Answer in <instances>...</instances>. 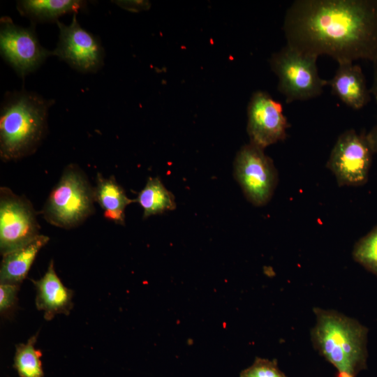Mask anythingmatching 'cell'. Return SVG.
<instances>
[{
  "label": "cell",
  "instance_id": "cell-8",
  "mask_svg": "<svg viewBox=\"0 0 377 377\" xmlns=\"http://www.w3.org/2000/svg\"><path fill=\"white\" fill-rule=\"evenodd\" d=\"M36 212L25 198L7 187L0 189V250L2 256L13 251L39 235Z\"/></svg>",
  "mask_w": 377,
  "mask_h": 377
},
{
  "label": "cell",
  "instance_id": "cell-22",
  "mask_svg": "<svg viewBox=\"0 0 377 377\" xmlns=\"http://www.w3.org/2000/svg\"><path fill=\"white\" fill-rule=\"evenodd\" d=\"M113 2L121 8L131 12L147 10L150 7V3L148 1H114Z\"/></svg>",
  "mask_w": 377,
  "mask_h": 377
},
{
  "label": "cell",
  "instance_id": "cell-5",
  "mask_svg": "<svg viewBox=\"0 0 377 377\" xmlns=\"http://www.w3.org/2000/svg\"><path fill=\"white\" fill-rule=\"evenodd\" d=\"M317 59L287 44L272 54L271 69L278 77V90L286 103L318 97L327 86V80L319 75Z\"/></svg>",
  "mask_w": 377,
  "mask_h": 377
},
{
  "label": "cell",
  "instance_id": "cell-2",
  "mask_svg": "<svg viewBox=\"0 0 377 377\" xmlns=\"http://www.w3.org/2000/svg\"><path fill=\"white\" fill-rule=\"evenodd\" d=\"M53 101L24 90L8 94L0 114V155L10 161L33 154L47 133Z\"/></svg>",
  "mask_w": 377,
  "mask_h": 377
},
{
  "label": "cell",
  "instance_id": "cell-14",
  "mask_svg": "<svg viewBox=\"0 0 377 377\" xmlns=\"http://www.w3.org/2000/svg\"><path fill=\"white\" fill-rule=\"evenodd\" d=\"M48 241L47 236L39 235L26 245L3 256L1 283L20 285L26 278L38 251Z\"/></svg>",
  "mask_w": 377,
  "mask_h": 377
},
{
  "label": "cell",
  "instance_id": "cell-23",
  "mask_svg": "<svg viewBox=\"0 0 377 377\" xmlns=\"http://www.w3.org/2000/svg\"><path fill=\"white\" fill-rule=\"evenodd\" d=\"M374 154H377V122L372 129L367 134Z\"/></svg>",
  "mask_w": 377,
  "mask_h": 377
},
{
  "label": "cell",
  "instance_id": "cell-10",
  "mask_svg": "<svg viewBox=\"0 0 377 377\" xmlns=\"http://www.w3.org/2000/svg\"><path fill=\"white\" fill-rule=\"evenodd\" d=\"M76 14L70 24L57 21L59 42L52 53L78 71L94 73L103 65L104 50L98 38L80 25Z\"/></svg>",
  "mask_w": 377,
  "mask_h": 377
},
{
  "label": "cell",
  "instance_id": "cell-17",
  "mask_svg": "<svg viewBox=\"0 0 377 377\" xmlns=\"http://www.w3.org/2000/svg\"><path fill=\"white\" fill-rule=\"evenodd\" d=\"M135 200L142 207L144 218L173 210L176 207L175 196L158 177H149Z\"/></svg>",
  "mask_w": 377,
  "mask_h": 377
},
{
  "label": "cell",
  "instance_id": "cell-4",
  "mask_svg": "<svg viewBox=\"0 0 377 377\" xmlns=\"http://www.w3.org/2000/svg\"><path fill=\"white\" fill-rule=\"evenodd\" d=\"M94 188L75 165H68L50 193L42 213L47 222L63 228L80 225L95 210Z\"/></svg>",
  "mask_w": 377,
  "mask_h": 377
},
{
  "label": "cell",
  "instance_id": "cell-16",
  "mask_svg": "<svg viewBox=\"0 0 377 377\" xmlns=\"http://www.w3.org/2000/svg\"><path fill=\"white\" fill-rule=\"evenodd\" d=\"M87 2L80 0H21L17 1L20 13L36 22H52L66 13L85 9Z\"/></svg>",
  "mask_w": 377,
  "mask_h": 377
},
{
  "label": "cell",
  "instance_id": "cell-7",
  "mask_svg": "<svg viewBox=\"0 0 377 377\" xmlns=\"http://www.w3.org/2000/svg\"><path fill=\"white\" fill-rule=\"evenodd\" d=\"M373 154L367 134L349 129L338 138L326 166L339 186H361L368 179Z\"/></svg>",
  "mask_w": 377,
  "mask_h": 377
},
{
  "label": "cell",
  "instance_id": "cell-21",
  "mask_svg": "<svg viewBox=\"0 0 377 377\" xmlns=\"http://www.w3.org/2000/svg\"><path fill=\"white\" fill-rule=\"evenodd\" d=\"M20 285L1 283L0 285V311L4 313L13 306L19 290Z\"/></svg>",
  "mask_w": 377,
  "mask_h": 377
},
{
  "label": "cell",
  "instance_id": "cell-1",
  "mask_svg": "<svg viewBox=\"0 0 377 377\" xmlns=\"http://www.w3.org/2000/svg\"><path fill=\"white\" fill-rule=\"evenodd\" d=\"M287 45L338 64L377 59V0H296L285 14Z\"/></svg>",
  "mask_w": 377,
  "mask_h": 377
},
{
  "label": "cell",
  "instance_id": "cell-11",
  "mask_svg": "<svg viewBox=\"0 0 377 377\" xmlns=\"http://www.w3.org/2000/svg\"><path fill=\"white\" fill-rule=\"evenodd\" d=\"M247 117L246 131L250 143L264 149L286 139L290 124L283 112L281 103L268 93L257 91L252 94Z\"/></svg>",
  "mask_w": 377,
  "mask_h": 377
},
{
  "label": "cell",
  "instance_id": "cell-13",
  "mask_svg": "<svg viewBox=\"0 0 377 377\" xmlns=\"http://www.w3.org/2000/svg\"><path fill=\"white\" fill-rule=\"evenodd\" d=\"M32 281L36 288V307L44 312L46 320L59 313H69L73 306V291L66 288L57 275L52 260L43 276Z\"/></svg>",
  "mask_w": 377,
  "mask_h": 377
},
{
  "label": "cell",
  "instance_id": "cell-6",
  "mask_svg": "<svg viewBox=\"0 0 377 377\" xmlns=\"http://www.w3.org/2000/svg\"><path fill=\"white\" fill-rule=\"evenodd\" d=\"M235 177L247 200L255 206L266 205L278 182L277 170L264 149L249 143L238 151L234 161Z\"/></svg>",
  "mask_w": 377,
  "mask_h": 377
},
{
  "label": "cell",
  "instance_id": "cell-19",
  "mask_svg": "<svg viewBox=\"0 0 377 377\" xmlns=\"http://www.w3.org/2000/svg\"><path fill=\"white\" fill-rule=\"evenodd\" d=\"M353 259L377 276V226L355 244Z\"/></svg>",
  "mask_w": 377,
  "mask_h": 377
},
{
  "label": "cell",
  "instance_id": "cell-18",
  "mask_svg": "<svg viewBox=\"0 0 377 377\" xmlns=\"http://www.w3.org/2000/svg\"><path fill=\"white\" fill-rule=\"evenodd\" d=\"M37 335L31 337L26 343L16 346L14 357V368L20 377H43L40 350L35 348Z\"/></svg>",
  "mask_w": 377,
  "mask_h": 377
},
{
  "label": "cell",
  "instance_id": "cell-24",
  "mask_svg": "<svg viewBox=\"0 0 377 377\" xmlns=\"http://www.w3.org/2000/svg\"><path fill=\"white\" fill-rule=\"evenodd\" d=\"M374 63V77L372 84L370 87L371 94L375 98L377 102V59Z\"/></svg>",
  "mask_w": 377,
  "mask_h": 377
},
{
  "label": "cell",
  "instance_id": "cell-9",
  "mask_svg": "<svg viewBox=\"0 0 377 377\" xmlns=\"http://www.w3.org/2000/svg\"><path fill=\"white\" fill-rule=\"evenodd\" d=\"M0 50L2 57L21 77L36 70L53 55L40 44L33 27L18 26L7 16L0 20Z\"/></svg>",
  "mask_w": 377,
  "mask_h": 377
},
{
  "label": "cell",
  "instance_id": "cell-3",
  "mask_svg": "<svg viewBox=\"0 0 377 377\" xmlns=\"http://www.w3.org/2000/svg\"><path fill=\"white\" fill-rule=\"evenodd\" d=\"M316 323L311 330L313 348L337 371L354 376L367 369L368 328L332 309H313Z\"/></svg>",
  "mask_w": 377,
  "mask_h": 377
},
{
  "label": "cell",
  "instance_id": "cell-12",
  "mask_svg": "<svg viewBox=\"0 0 377 377\" xmlns=\"http://www.w3.org/2000/svg\"><path fill=\"white\" fill-rule=\"evenodd\" d=\"M332 93L353 110L364 108L371 100L370 89L361 67L353 62L339 64L334 76L327 80Z\"/></svg>",
  "mask_w": 377,
  "mask_h": 377
},
{
  "label": "cell",
  "instance_id": "cell-15",
  "mask_svg": "<svg viewBox=\"0 0 377 377\" xmlns=\"http://www.w3.org/2000/svg\"><path fill=\"white\" fill-rule=\"evenodd\" d=\"M94 199L104 211V216L119 224H124V211L131 202L123 188L113 177L105 178L97 174L96 185L94 188Z\"/></svg>",
  "mask_w": 377,
  "mask_h": 377
},
{
  "label": "cell",
  "instance_id": "cell-20",
  "mask_svg": "<svg viewBox=\"0 0 377 377\" xmlns=\"http://www.w3.org/2000/svg\"><path fill=\"white\" fill-rule=\"evenodd\" d=\"M239 377H287L279 368L275 360L256 357L253 363L242 370Z\"/></svg>",
  "mask_w": 377,
  "mask_h": 377
},
{
  "label": "cell",
  "instance_id": "cell-25",
  "mask_svg": "<svg viewBox=\"0 0 377 377\" xmlns=\"http://www.w3.org/2000/svg\"><path fill=\"white\" fill-rule=\"evenodd\" d=\"M336 377H355V376L346 371H337Z\"/></svg>",
  "mask_w": 377,
  "mask_h": 377
}]
</instances>
